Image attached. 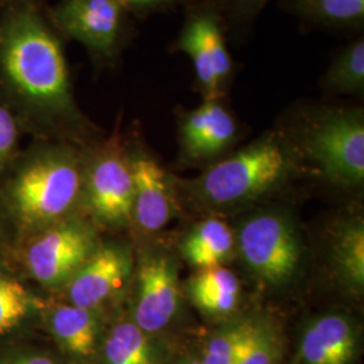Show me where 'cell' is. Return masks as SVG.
Returning a JSON list of instances; mask_svg holds the SVG:
<instances>
[{
  "label": "cell",
  "mask_w": 364,
  "mask_h": 364,
  "mask_svg": "<svg viewBox=\"0 0 364 364\" xmlns=\"http://www.w3.org/2000/svg\"><path fill=\"white\" fill-rule=\"evenodd\" d=\"M0 102L25 135L87 147L100 139L78 107L63 37L38 0L0 13Z\"/></svg>",
  "instance_id": "obj_1"
},
{
  "label": "cell",
  "mask_w": 364,
  "mask_h": 364,
  "mask_svg": "<svg viewBox=\"0 0 364 364\" xmlns=\"http://www.w3.org/2000/svg\"><path fill=\"white\" fill-rule=\"evenodd\" d=\"M82 146L33 139L0 180L19 240L81 213Z\"/></svg>",
  "instance_id": "obj_2"
},
{
  "label": "cell",
  "mask_w": 364,
  "mask_h": 364,
  "mask_svg": "<svg viewBox=\"0 0 364 364\" xmlns=\"http://www.w3.org/2000/svg\"><path fill=\"white\" fill-rule=\"evenodd\" d=\"M301 162L294 141L272 131L212 165L188 186L210 205L230 207L284 185L301 169Z\"/></svg>",
  "instance_id": "obj_3"
},
{
  "label": "cell",
  "mask_w": 364,
  "mask_h": 364,
  "mask_svg": "<svg viewBox=\"0 0 364 364\" xmlns=\"http://www.w3.org/2000/svg\"><path fill=\"white\" fill-rule=\"evenodd\" d=\"M102 239L91 221L77 213L22 237L9 264L31 287L53 296L91 258Z\"/></svg>",
  "instance_id": "obj_4"
},
{
  "label": "cell",
  "mask_w": 364,
  "mask_h": 364,
  "mask_svg": "<svg viewBox=\"0 0 364 364\" xmlns=\"http://www.w3.org/2000/svg\"><path fill=\"white\" fill-rule=\"evenodd\" d=\"M134 182L127 144L119 130L84 149L81 213L102 231L132 224Z\"/></svg>",
  "instance_id": "obj_5"
},
{
  "label": "cell",
  "mask_w": 364,
  "mask_h": 364,
  "mask_svg": "<svg viewBox=\"0 0 364 364\" xmlns=\"http://www.w3.org/2000/svg\"><path fill=\"white\" fill-rule=\"evenodd\" d=\"M293 141L302 158L312 161L329 181L346 188L363 185L364 115L360 108H324L308 119Z\"/></svg>",
  "instance_id": "obj_6"
},
{
  "label": "cell",
  "mask_w": 364,
  "mask_h": 364,
  "mask_svg": "<svg viewBox=\"0 0 364 364\" xmlns=\"http://www.w3.org/2000/svg\"><path fill=\"white\" fill-rule=\"evenodd\" d=\"M46 15L57 33L84 46L99 68L117 65L130 42L131 15L117 0H58Z\"/></svg>",
  "instance_id": "obj_7"
},
{
  "label": "cell",
  "mask_w": 364,
  "mask_h": 364,
  "mask_svg": "<svg viewBox=\"0 0 364 364\" xmlns=\"http://www.w3.org/2000/svg\"><path fill=\"white\" fill-rule=\"evenodd\" d=\"M174 50L191 58L203 100L224 99L234 77L235 63L220 15L210 0L188 9Z\"/></svg>",
  "instance_id": "obj_8"
},
{
  "label": "cell",
  "mask_w": 364,
  "mask_h": 364,
  "mask_svg": "<svg viewBox=\"0 0 364 364\" xmlns=\"http://www.w3.org/2000/svg\"><path fill=\"white\" fill-rule=\"evenodd\" d=\"M134 267V251L127 243L102 239L91 258L53 297L109 316L130 290Z\"/></svg>",
  "instance_id": "obj_9"
},
{
  "label": "cell",
  "mask_w": 364,
  "mask_h": 364,
  "mask_svg": "<svg viewBox=\"0 0 364 364\" xmlns=\"http://www.w3.org/2000/svg\"><path fill=\"white\" fill-rule=\"evenodd\" d=\"M237 246L250 272L267 285H284L299 270V236L284 215L266 212L250 218L239 231Z\"/></svg>",
  "instance_id": "obj_10"
},
{
  "label": "cell",
  "mask_w": 364,
  "mask_h": 364,
  "mask_svg": "<svg viewBox=\"0 0 364 364\" xmlns=\"http://www.w3.org/2000/svg\"><path fill=\"white\" fill-rule=\"evenodd\" d=\"M127 316L144 333L162 338L180 311L181 289L174 259L159 251L139 252L131 279Z\"/></svg>",
  "instance_id": "obj_11"
},
{
  "label": "cell",
  "mask_w": 364,
  "mask_h": 364,
  "mask_svg": "<svg viewBox=\"0 0 364 364\" xmlns=\"http://www.w3.org/2000/svg\"><path fill=\"white\" fill-rule=\"evenodd\" d=\"M108 316L48 296L39 331L68 364H95Z\"/></svg>",
  "instance_id": "obj_12"
},
{
  "label": "cell",
  "mask_w": 364,
  "mask_h": 364,
  "mask_svg": "<svg viewBox=\"0 0 364 364\" xmlns=\"http://www.w3.org/2000/svg\"><path fill=\"white\" fill-rule=\"evenodd\" d=\"M360 353L358 321L346 313H326L302 328L296 364H358Z\"/></svg>",
  "instance_id": "obj_13"
},
{
  "label": "cell",
  "mask_w": 364,
  "mask_h": 364,
  "mask_svg": "<svg viewBox=\"0 0 364 364\" xmlns=\"http://www.w3.org/2000/svg\"><path fill=\"white\" fill-rule=\"evenodd\" d=\"M180 146L186 161L205 162L225 153L237 138L239 126L223 99L203 100L180 117Z\"/></svg>",
  "instance_id": "obj_14"
},
{
  "label": "cell",
  "mask_w": 364,
  "mask_h": 364,
  "mask_svg": "<svg viewBox=\"0 0 364 364\" xmlns=\"http://www.w3.org/2000/svg\"><path fill=\"white\" fill-rule=\"evenodd\" d=\"M127 150L134 182L132 224L144 234H154L173 216L171 183L158 161L142 147L127 146Z\"/></svg>",
  "instance_id": "obj_15"
},
{
  "label": "cell",
  "mask_w": 364,
  "mask_h": 364,
  "mask_svg": "<svg viewBox=\"0 0 364 364\" xmlns=\"http://www.w3.org/2000/svg\"><path fill=\"white\" fill-rule=\"evenodd\" d=\"M48 296L31 287L9 263H0V346L41 333Z\"/></svg>",
  "instance_id": "obj_16"
},
{
  "label": "cell",
  "mask_w": 364,
  "mask_h": 364,
  "mask_svg": "<svg viewBox=\"0 0 364 364\" xmlns=\"http://www.w3.org/2000/svg\"><path fill=\"white\" fill-rule=\"evenodd\" d=\"M173 353L165 340L144 333L117 311L105 320L95 364H164Z\"/></svg>",
  "instance_id": "obj_17"
},
{
  "label": "cell",
  "mask_w": 364,
  "mask_h": 364,
  "mask_svg": "<svg viewBox=\"0 0 364 364\" xmlns=\"http://www.w3.org/2000/svg\"><path fill=\"white\" fill-rule=\"evenodd\" d=\"M329 266L338 284L359 297L364 290V223L348 218L333 227L329 240Z\"/></svg>",
  "instance_id": "obj_18"
},
{
  "label": "cell",
  "mask_w": 364,
  "mask_h": 364,
  "mask_svg": "<svg viewBox=\"0 0 364 364\" xmlns=\"http://www.w3.org/2000/svg\"><path fill=\"white\" fill-rule=\"evenodd\" d=\"M240 281L224 266L201 269L188 282V296L196 308L212 318L228 320L239 306Z\"/></svg>",
  "instance_id": "obj_19"
},
{
  "label": "cell",
  "mask_w": 364,
  "mask_h": 364,
  "mask_svg": "<svg viewBox=\"0 0 364 364\" xmlns=\"http://www.w3.org/2000/svg\"><path fill=\"white\" fill-rule=\"evenodd\" d=\"M281 6L306 26L363 31L364 0H281Z\"/></svg>",
  "instance_id": "obj_20"
},
{
  "label": "cell",
  "mask_w": 364,
  "mask_h": 364,
  "mask_svg": "<svg viewBox=\"0 0 364 364\" xmlns=\"http://www.w3.org/2000/svg\"><path fill=\"white\" fill-rule=\"evenodd\" d=\"M232 230L221 220L209 219L195 225L181 243L183 259L197 270L223 266L235 251Z\"/></svg>",
  "instance_id": "obj_21"
},
{
  "label": "cell",
  "mask_w": 364,
  "mask_h": 364,
  "mask_svg": "<svg viewBox=\"0 0 364 364\" xmlns=\"http://www.w3.org/2000/svg\"><path fill=\"white\" fill-rule=\"evenodd\" d=\"M324 91L335 95H362L364 92V38L344 45L332 58L320 80Z\"/></svg>",
  "instance_id": "obj_22"
},
{
  "label": "cell",
  "mask_w": 364,
  "mask_h": 364,
  "mask_svg": "<svg viewBox=\"0 0 364 364\" xmlns=\"http://www.w3.org/2000/svg\"><path fill=\"white\" fill-rule=\"evenodd\" d=\"M285 338L281 328L266 317H252L235 364H281Z\"/></svg>",
  "instance_id": "obj_23"
},
{
  "label": "cell",
  "mask_w": 364,
  "mask_h": 364,
  "mask_svg": "<svg viewBox=\"0 0 364 364\" xmlns=\"http://www.w3.org/2000/svg\"><path fill=\"white\" fill-rule=\"evenodd\" d=\"M251 321L252 317H231L224 320L221 326L204 338L198 350L203 363L235 364Z\"/></svg>",
  "instance_id": "obj_24"
},
{
  "label": "cell",
  "mask_w": 364,
  "mask_h": 364,
  "mask_svg": "<svg viewBox=\"0 0 364 364\" xmlns=\"http://www.w3.org/2000/svg\"><path fill=\"white\" fill-rule=\"evenodd\" d=\"M270 0H210L220 15L225 34L236 42L247 38Z\"/></svg>",
  "instance_id": "obj_25"
},
{
  "label": "cell",
  "mask_w": 364,
  "mask_h": 364,
  "mask_svg": "<svg viewBox=\"0 0 364 364\" xmlns=\"http://www.w3.org/2000/svg\"><path fill=\"white\" fill-rule=\"evenodd\" d=\"M0 364H68L53 348L36 338H26L0 346Z\"/></svg>",
  "instance_id": "obj_26"
},
{
  "label": "cell",
  "mask_w": 364,
  "mask_h": 364,
  "mask_svg": "<svg viewBox=\"0 0 364 364\" xmlns=\"http://www.w3.org/2000/svg\"><path fill=\"white\" fill-rule=\"evenodd\" d=\"M23 131L10 109L0 102V180L22 151Z\"/></svg>",
  "instance_id": "obj_27"
},
{
  "label": "cell",
  "mask_w": 364,
  "mask_h": 364,
  "mask_svg": "<svg viewBox=\"0 0 364 364\" xmlns=\"http://www.w3.org/2000/svg\"><path fill=\"white\" fill-rule=\"evenodd\" d=\"M18 242L19 235L16 227L0 196V263H10Z\"/></svg>",
  "instance_id": "obj_28"
},
{
  "label": "cell",
  "mask_w": 364,
  "mask_h": 364,
  "mask_svg": "<svg viewBox=\"0 0 364 364\" xmlns=\"http://www.w3.org/2000/svg\"><path fill=\"white\" fill-rule=\"evenodd\" d=\"M130 15L147 16L150 14L169 10L186 0H117Z\"/></svg>",
  "instance_id": "obj_29"
},
{
  "label": "cell",
  "mask_w": 364,
  "mask_h": 364,
  "mask_svg": "<svg viewBox=\"0 0 364 364\" xmlns=\"http://www.w3.org/2000/svg\"><path fill=\"white\" fill-rule=\"evenodd\" d=\"M164 364H204L201 360L200 352L183 351L174 352Z\"/></svg>",
  "instance_id": "obj_30"
},
{
  "label": "cell",
  "mask_w": 364,
  "mask_h": 364,
  "mask_svg": "<svg viewBox=\"0 0 364 364\" xmlns=\"http://www.w3.org/2000/svg\"><path fill=\"white\" fill-rule=\"evenodd\" d=\"M13 1L14 0H0V13H1L6 7H9Z\"/></svg>",
  "instance_id": "obj_31"
},
{
  "label": "cell",
  "mask_w": 364,
  "mask_h": 364,
  "mask_svg": "<svg viewBox=\"0 0 364 364\" xmlns=\"http://www.w3.org/2000/svg\"><path fill=\"white\" fill-rule=\"evenodd\" d=\"M38 1H41V0H38Z\"/></svg>",
  "instance_id": "obj_32"
},
{
  "label": "cell",
  "mask_w": 364,
  "mask_h": 364,
  "mask_svg": "<svg viewBox=\"0 0 364 364\" xmlns=\"http://www.w3.org/2000/svg\"><path fill=\"white\" fill-rule=\"evenodd\" d=\"M281 364H284V363H281Z\"/></svg>",
  "instance_id": "obj_33"
}]
</instances>
